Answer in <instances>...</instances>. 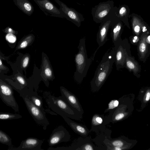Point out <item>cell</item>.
<instances>
[{
  "label": "cell",
  "instance_id": "e575fe53",
  "mask_svg": "<svg viewBox=\"0 0 150 150\" xmlns=\"http://www.w3.org/2000/svg\"><path fill=\"white\" fill-rule=\"evenodd\" d=\"M147 150H150V147L149 148V149H148Z\"/></svg>",
  "mask_w": 150,
  "mask_h": 150
},
{
  "label": "cell",
  "instance_id": "f1b7e54d",
  "mask_svg": "<svg viewBox=\"0 0 150 150\" xmlns=\"http://www.w3.org/2000/svg\"><path fill=\"white\" fill-rule=\"evenodd\" d=\"M28 44V40L25 39L22 41L19 45V47L21 48H23L27 46Z\"/></svg>",
  "mask_w": 150,
  "mask_h": 150
},
{
  "label": "cell",
  "instance_id": "4316f807",
  "mask_svg": "<svg viewBox=\"0 0 150 150\" xmlns=\"http://www.w3.org/2000/svg\"><path fill=\"white\" fill-rule=\"evenodd\" d=\"M6 39L8 42L10 43H14L16 40V36L12 33L7 34L6 36Z\"/></svg>",
  "mask_w": 150,
  "mask_h": 150
},
{
  "label": "cell",
  "instance_id": "1f68e13d",
  "mask_svg": "<svg viewBox=\"0 0 150 150\" xmlns=\"http://www.w3.org/2000/svg\"><path fill=\"white\" fill-rule=\"evenodd\" d=\"M126 12V9L124 7L121 8L119 11V14L121 15H123Z\"/></svg>",
  "mask_w": 150,
  "mask_h": 150
},
{
  "label": "cell",
  "instance_id": "d6a6232c",
  "mask_svg": "<svg viewBox=\"0 0 150 150\" xmlns=\"http://www.w3.org/2000/svg\"><path fill=\"white\" fill-rule=\"evenodd\" d=\"M6 30L7 31L10 33H12L15 32L11 28H6Z\"/></svg>",
  "mask_w": 150,
  "mask_h": 150
},
{
  "label": "cell",
  "instance_id": "e0dca14e",
  "mask_svg": "<svg viewBox=\"0 0 150 150\" xmlns=\"http://www.w3.org/2000/svg\"><path fill=\"white\" fill-rule=\"evenodd\" d=\"M61 116L71 129L76 133L83 137H86L88 135L90 131L86 126L73 121L66 116L62 115Z\"/></svg>",
  "mask_w": 150,
  "mask_h": 150
},
{
  "label": "cell",
  "instance_id": "d4e9b609",
  "mask_svg": "<svg viewBox=\"0 0 150 150\" xmlns=\"http://www.w3.org/2000/svg\"><path fill=\"white\" fill-rule=\"evenodd\" d=\"M119 101L117 100H111L108 103L107 108L104 111L105 113L110 110H113L116 108L119 105Z\"/></svg>",
  "mask_w": 150,
  "mask_h": 150
},
{
  "label": "cell",
  "instance_id": "f546056e",
  "mask_svg": "<svg viewBox=\"0 0 150 150\" xmlns=\"http://www.w3.org/2000/svg\"><path fill=\"white\" fill-rule=\"evenodd\" d=\"M29 60V58L28 57H26L24 59L22 62V66L23 68H25L27 66Z\"/></svg>",
  "mask_w": 150,
  "mask_h": 150
},
{
  "label": "cell",
  "instance_id": "277c9868",
  "mask_svg": "<svg viewBox=\"0 0 150 150\" xmlns=\"http://www.w3.org/2000/svg\"><path fill=\"white\" fill-rule=\"evenodd\" d=\"M134 96H125L120 99L118 106L111 110L107 117L108 122H117L128 117L132 112L134 107L133 101Z\"/></svg>",
  "mask_w": 150,
  "mask_h": 150
},
{
  "label": "cell",
  "instance_id": "6da1fadb",
  "mask_svg": "<svg viewBox=\"0 0 150 150\" xmlns=\"http://www.w3.org/2000/svg\"><path fill=\"white\" fill-rule=\"evenodd\" d=\"M114 62V50L112 49L105 54L96 70L90 82L92 92L98 91L104 84L111 71Z\"/></svg>",
  "mask_w": 150,
  "mask_h": 150
},
{
  "label": "cell",
  "instance_id": "8992f818",
  "mask_svg": "<svg viewBox=\"0 0 150 150\" xmlns=\"http://www.w3.org/2000/svg\"><path fill=\"white\" fill-rule=\"evenodd\" d=\"M0 98L7 106L16 112H19V106L14 97L12 89L5 83L1 81Z\"/></svg>",
  "mask_w": 150,
  "mask_h": 150
},
{
  "label": "cell",
  "instance_id": "44dd1931",
  "mask_svg": "<svg viewBox=\"0 0 150 150\" xmlns=\"http://www.w3.org/2000/svg\"><path fill=\"white\" fill-rule=\"evenodd\" d=\"M112 25V27L111 31V37L112 41L114 45L120 41V35L121 26L119 23Z\"/></svg>",
  "mask_w": 150,
  "mask_h": 150
},
{
  "label": "cell",
  "instance_id": "4dcf8cb0",
  "mask_svg": "<svg viewBox=\"0 0 150 150\" xmlns=\"http://www.w3.org/2000/svg\"><path fill=\"white\" fill-rule=\"evenodd\" d=\"M17 79L21 84L23 86L25 85V82L23 77L20 76H18L17 77Z\"/></svg>",
  "mask_w": 150,
  "mask_h": 150
},
{
  "label": "cell",
  "instance_id": "9c48e42d",
  "mask_svg": "<svg viewBox=\"0 0 150 150\" xmlns=\"http://www.w3.org/2000/svg\"><path fill=\"white\" fill-rule=\"evenodd\" d=\"M33 0L46 15L57 17H64L60 9L57 8L50 0Z\"/></svg>",
  "mask_w": 150,
  "mask_h": 150
},
{
  "label": "cell",
  "instance_id": "ac0fdd59",
  "mask_svg": "<svg viewBox=\"0 0 150 150\" xmlns=\"http://www.w3.org/2000/svg\"><path fill=\"white\" fill-rule=\"evenodd\" d=\"M15 5L25 14L28 16L33 14L34 8L28 0H12Z\"/></svg>",
  "mask_w": 150,
  "mask_h": 150
},
{
  "label": "cell",
  "instance_id": "cb8c5ba5",
  "mask_svg": "<svg viewBox=\"0 0 150 150\" xmlns=\"http://www.w3.org/2000/svg\"><path fill=\"white\" fill-rule=\"evenodd\" d=\"M0 142L6 144L12 148V139L10 136L5 132L1 130H0Z\"/></svg>",
  "mask_w": 150,
  "mask_h": 150
},
{
  "label": "cell",
  "instance_id": "836d02e7",
  "mask_svg": "<svg viewBox=\"0 0 150 150\" xmlns=\"http://www.w3.org/2000/svg\"><path fill=\"white\" fill-rule=\"evenodd\" d=\"M146 40L147 42L150 43V36L147 37Z\"/></svg>",
  "mask_w": 150,
  "mask_h": 150
},
{
  "label": "cell",
  "instance_id": "52a82bcc",
  "mask_svg": "<svg viewBox=\"0 0 150 150\" xmlns=\"http://www.w3.org/2000/svg\"><path fill=\"white\" fill-rule=\"evenodd\" d=\"M137 142L136 140L130 139L122 136L111 140L106 139L104 143L107 146V150H109L112 147H117L120 148L121 150H128L132 148Z\"/></svg>",
  "mask_w": 150,
  "mask_h": 150
},
{
  "label": "cell",
  "instance_id": "7402d4cb",
  "mask_svg": "<svg viewBox=\"0 0 150 150\" xmlns=\"http://www.w3.org/2000/svg\"><path fill=\"white\" fill-rule=\"evenodd\" d=\"M125 64L127 68L130 71H132L134 74H136L139 71V67L137 63L130 57H127Z\"/></svg>",
  "mask_w": 150,
  "mask_h": 150
},
{
  "label": "cell",
  "instance_id": "4fadbf2b",
  "mask_svg": "<svg viewBox=\"0 0 150 150\" xmlns=\"http://www.w3.org/2000/svg\"><path fill=\"white\" fill-rule=\"evenodd\" d=\"M54 0L59 5V9L63 13L64 17L73 22L78 27H79L81 25V20L76 12L68 7L59 0Z\"/></svg>",
  "mask_w": 150,
  "mask_h": 150
},
{
  "label": "cell",
  "instance_id": "ffe728a7",
  "mask_svg": "<svg viewBox=\"0 0 150 150\" xmlns=\"http://www.w3.org/2000/svg\"><path fill=\"white\" fill-rule=\"evenodd\" d=\"M147 36L142 35L139 43L138 46L139 52L140 57L143 58L145 57L148 50V46L146 42Z\"/></svg>",
  "mask_w": 150,
  "mask_h": 150
},
{
  "label": "cell",
  "instance_id": "9a60e30c",
  "mask_svg": "<svg viewBox=\"0 0 150 150\" xmlns=\"http://www.w3.org/2000/svg\"><path fill=\"white\" fill-rule=\"evenodd\" d=\"M111 25L110 22L107 21L103 23L99 27L96 37L99 47L103 46L107 41L108 32Z\"/></svg>",
  "mask_w": 150,
  "mask_h": 150
},
{
  "label": "cell",
  "instance_id": "484cf974",
  "mask_svg": "<svg viewBox=\"0 0 150 150\" xmlns=\"http://www.w3.org/2000/svg\"><path fill=\"white\" fill-rule=\"evenodd\" d=\"M94 145L90 143H86L81 147V150H93L96 149Z\"/></svg>",
  "mask_w": 150,
  "mask_h": 150
},
{
  "label": "cell",
  "instance_id": "7c38bea8",
  "mask_svg": "<svg viewBox=\"0 0 150 150\" xmlns=\"http://www.w3.org/2000/svg\"><path fill=\"white\" fill-rule=\"evenodd\" d=\"M120 42L114 45V60L117 70L123 67L128 56L126 48Z\"/></svg>",
  "mask_w": 150,
  "mask_h": 150
},
{
  "label": "cell",
  "instance_id": "7a4b0ae2",
  "mask_svg": "<svg viewBox=\"0 0 150 150\" xmlns=\"http://www.w3.org/2000/svg\"><path fill=\"white\" fill-rule=\"evenodd\" d=\"M85 38L80 39L78 48V52L75 55L76 70L74 78L78 83H80L86 76L87 72L94 57L88 58L85 45Z\"/></svg>",
  "mask_w": 150,
  "mask_h": 150
},
{
  "label": "cell",
  "instance_id": "3957f363",
  "mask_svg": "<svg viewBox=\"0 0 150 150\" xmlns=\"http://www.w3.org/2000/svg\"><path fill=\"white\" fill-rule=\"evenodd\" d=\"M46 101L49 108L61 116L64 115L77 120H81L82 118V115L67 103L61 96L56 97L49 95Z\"/></svg>",
  "mask_w": 150,
  "mask_h": 150
},
{
  "label": "cell",
  "instance_id": "83f0119b",
  "mask_svg": "<svg viewBox=\"0 0 150 150\" xmlns=\"http://www.w3.org/2000/svg\"><path fill=\"white\" fill-rule=\"evenodd\" d=\"M44 73L45 75L48 77H51L52 75V70L49 67H46L45 68Z\"/></svg>",
  "mask_w": 150,
  "mask_h": 150
},
{
  "label": "cell",
  "instance_id": "30bf717a",
  "mask_svg": "<svg viewBox=\"0 0 150 150\" xmlns=\"http://www.w3.org/2000/svg\"><path fill=\"white\" fill-rule=\"evenodd\" d=\"M62 98L70 106L76 109L81 115L84 113L83 109L77 97L63 86L60 87Z\"/></svg>",
  "mask_w": 150,
  "mask_h": 150
},
{
  "label": "cell",
  "instance_id": "5bb4252c",
  "mask_svg": "<svg viewBox=\"0 0 150 150\" xmlns=\"http://www.w3.org/2000/svg\"><path fill=\"white\" fill-rule=\"evenodd\" d=\"M19 94H22L27 97L36 106L42 111L46 112L43 107V101L42 97L38 95L35 92L29 90H21L18 91Z\"/></svg>",
  "mask_w": 150,
  "mask_h": 150
},
{
  "label": "cell",
  "instance_id": "8fae6325",
  "mask_svg": "<svg viewBox=\"0 0 150 150\" xmlns=\"http://www.w3.org/2000/svg\"><path fill=\"white\" fill-rule=\"evenodd\" d=\"M43 141L34 137H28L22 141L19 146L12 147L8 150H43L41 146Z\"/></svg>",
  "mask_w": 150,
  "mask_h": 150
},
{
  "label": "cell",
  "instance_id": "2e32d148",
  "mask_svg": "<svg viewBox=\"0 0 150 150\" xmlns=\"http://www.w3.org/2000/svg\"><path fill=\"white\" fill-rule=\"evenodd\" d=\"M108 123V118L103 115L95 114L92 117L91 121L92 131L98 132L104 129L105 125Z\"/></svg>",
  "mask_w": 150,
  "mask_h": 150
},
{
  "label": "cell",
  "instance_id": "603a6c76",
  "mask_svg": "<svg viewBox=\"0 0 150 150\" xmlns=\"http://www.w3.org/2000/svg\"><path fill=\"white\" fill-rule=\"evenodd\" d=\"M0 120H9L17 119L22 117L19 114H13L9 112H0Z\"/></svg>",
  "mask_w": 150,
  "mask_h": 150
},
{
  "label": "cell",
  "instance_id": "5b68a950",
  "mask_svg": "<svg viewBox=\"0 0 150 150\" xmlns=\"http://www.w3.org/2000/svg\"><path fill=\"white\" fill-rule=\"evenodd\" d=\"M20 95L22 98L29 113L35 122L42 126L44 130H46L50 123L46 116L45 112L35 105L24 95L20 94Z\"/></svg>",
  "mask_w": 150,
  "mask_h": 150
},
{
  "label": "cell",
  "instance_id": "ba28073f",
  "mask_svg": "<svg viewBox=\"0 0 150 150\" xmlns=\"http://www.w3.org/2000/svg\"><path fill=\"white\" fill-rule=\"evenodd\" d=\"M70 135L67 130L62 126H59L52 131L47 141L49 146L52 147L62 142L69 141Z\"/></svg>",
  "mask_w": 150,
  "mask_h": 150
},
{
  "label": "cell",
  "instance_id": "d6986e66",
  "mask_svg": "<svg viewBox=\"0 0 150 150\" xmlns=\"http://www.w3.org/2000/svg\"><path fill=\"white\" fill-rule=\"evenodd\" d=\"M139 100L141 103V108L144 109L150 100V88L140 92L138 96Z\"/></svg>",
  "mask_w": 150,
  "mask_h": 150
}]
</instances>
